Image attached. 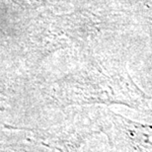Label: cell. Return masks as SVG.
Listing matches in <instances>:
<instances>
[{
  "label": "cell",
  "instance_id": "cell-1",
  "mask_svg": "<svg viewBox=\"0 0 152 152\" xmlns=\"http://www.w3.org/2000/svg\"><path fill=\"white\" fill-rule=\"evenodd\" d=\"M65 98L68 103L76 104H117L135 110L152 111V99L129 74L104 65L87 71Z\"/></svg>",
  "mask_w": 152,
  "mask_h": 152
},
{
  "label": "cell",
  "instance_id": "cell-2",
  "mask_svg": "<svg viewBox=\"0 0 152 152\" xmlns=\"http://www.w3.org/2000/svg\"><path fill=\"white\" fill-rule=\"evenodd\" d=\"M97 129L79 132L23 129L0 140V152H78L82 143Z\"/></svg>",
  "mask_w": 152,
  "mask_h": 152
},
{
  "label": "cell",
  "instance_id": "cell-3",
  "mask_svg": "<svg viewBox=\"0 0 152 152\" xmlns=\"http://www.w3.org/2000/svg\"><path fill=\"white\" fill-rule=\"evenodd\" d=\"M109 123L117 152H152V124L132 121L115 113L110 115Z\"/></svg>",
  "mask_w": 152,
  "mask_h": 152
},
{
  "label": "cell",
  "instance_id": "cell-4",
  "mask_svg": "<svg viewBox=\"0 0 152 152\" xmlns=\"http://www.w3.org/2000/svg\"><path fill=\"white\" fill-rule=\"evenodd\" d=\"M115 152H117V151H115Z\"/></svg>",
  "mask_w": 152,
  "mask_h": 152
}]
</instances>
